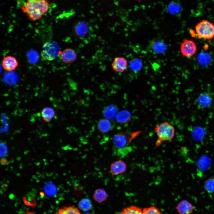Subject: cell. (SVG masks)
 Wrapping results in <instances>:
<instances>
[{"mask_svg": "<svg viewBox=\"0 0 214 214\" xmlns=\"http://www.w3.org/2000/svg\"><path fill=\"white\" fill-rule=\"evenodd\" d=\"M129 64L130 68L136 72L139 71L142 67L141 62L138 59L133 60L130 62Z\"/></svg>", "mask_w": 214, "mask_h": 214, "instance_id": "f1b7e54d", "label": "cell"}, {"mask_svg": "<svg viewBox=\"0 0 214 214\" xmlns=\"http://www.w3.org/2000/svg\"><path fill=\"white\" fill-rule=\"evenodd\" d=\"M60 48L56 42L51 41L45 43L41 51V56L43 59L51 61L56 58L60 54Z\"/></svg>", "mask_w": 214, "mask_h": 214, "instance_id": "277c9868", "label": "cell"}, {"mask_svg": "<svg viewBox=\"0 0 214 214\" xmlns=\"http://www.w3.org/2000/svg\"><path fill=\"white\" fill-rule=\"evenodd\" d=\"M130 114L126 111H122L118 113L116 117L117 121L121 124H124L129 121Z\"/></svg>", "mask_w": 214, "mask_h": 214, "instance_id": "44dd1931", "label": "cell"}, {"mask_svg": "<svg viewBox=\"0 0 214 214\" xmlns=\"http://www.w3.org/2000/svg\"><path fill=\"white\" fill-rule=\"evenodd\" d=\"M56 214H81L79 210L74 206L65 207L60 209Z\"/></svg>", "mask_w": 214, "mask_h": 214, "instance_id": "603a6c76", "label": "cell"}, {"mask_svg": "<svg viewBox=\"0 0 214 214\" xmlns=\"http://www.w3.org/2000/svg\"><path fill=\"white\" fill-rule=\"evenodd\" d=\"M49 8V4L47 0H27L21 7L23 12L32 21L40 19Z\"/></svg>", "mask_w": 214, "mask_h": 214, "instance_id": "7a4b0ae2", "label": "cell"}, {"mask_svg": "<svg viewBox=\"0 0 214 214\" xmlns=\"http://www.w3.org/2000/svg\"><path fill=\"white\" fill-rule=\"evenodd\" d=\"M55 112L54 109L50 107L43 108L41 112V115L43 120L45 122H50L54 117Z\"/></svg>", "mask_w": 214, "mask_h": 214, "instance_id": "e0dca14e", "label": "cell"}, {"mask_svg": "<svg viewBox=\"0 0 214 214\" xmlns=\"http://www.w3.org/2000/svg\"><path fill=\"white\" fill-rule=\"evenodd\" d=\"M181 8V5L180 4L175 2H172L169 5L168 10L171 13L175 14L180 12Z\"/></svg>", "mask_w": 214, "mask_h": 214, "instance_id": "d4e9b609", "label": "cell"}, {"mask_svg": "<svg viewBox=\"0 0 214 214\" xmlns=\"http://www.w3.org/2000/svg\"><path fill=\"white\" fill-rule=\"evenodd\" d=\"M142 209L135 206L131 205L124 208L119 214H142Z\"/></svg>", "mask_w": 214, "mask_h": 214, "instance_id": "7402d4cb", "label": "cell"}, {"mask_svg": "<svg viewBox=\"0 0 214 214\" xmlns=\"http://www.w3.org/2000/svg\"><path fill=\"white\" fill-rule=\"evenodd\" d=\"M211 163L210 160L208 157L206 155H203L197 161V167L200 170L205 171L209 168Z\"/></svg>", "mask_w": 214, "mask_h": 214, "instance_id": "2e32d148", "label": "cell"}, {"mask_svg": "<svg viewBox=\"0 0 214 214\" xmlns=\"http://www.w3.org/2000/svg\"><path fill=\"white\" fill-rule=\"evenodd\" d=\"M150 47L153 52L155 53H161L165 51L166 46L161 40H153L150 44Z\"/></svg>", "mask_w": 214, "mask_h": 214, "instance_id": "5bb4252c", "label": "cell"}, {"mask_svg": "<svg viewBox=\"0 0 214 214\" xmlns=\"http://www.w3.org/2000/svg\"><path fill=\"white\" fill-rule=\"evenodd\" d=\"M127 165L122 160H118L112 163L110 165V169L111 174L114 176L122 174L127 169Z\"/></svg>", "mask_w": 214, "mask_h": 214, "instance_id": "ba28073f", "label": "cell"}, {"mask_svg": "<svg viewBox=\"0 0 214 214\" xmlns=\"http://www.w3.org/2000/svg\"><path fill=\"white\" fill-rule=\"evenodd\" d=\"M7 159L5 158H3L1 159L0 160V163L1 165H5L7 164Z\"/></svg>", "mask_w": 214, "mask_h": 214, "instance_id": "f546056e", "label": "cell"}, {"mask_svg": "<svg viewBox=\"0 0 214 214\" xmlns=\"http://www.w3.org/2000/svg\"><path fill=\"white\" fill-rule=\"evenodd\" d=\"M1 186L3 189L5 190L7 188V185L6 184H3Z\"/></svg>", "mask_w": 214, "mask_h": 214, "instance_id": "4dcf8cb0", "label": "cell"}, {"mask_svg": "<svg viewBox=\"0 0 214 214\" xmlns=\"http://www.w3.org/2000/svg\"><path fill=\"white\" fill-rule=\"evenodd\" d=\"M127 65V59L122 57L115 58L111 64L113 69L115 72L119 73L123 72L126 69Z\"/></svg>", "mask_w": 214, "mask_h": 214, "instance_id": "9c48e42d", "label": "cell"}, {"mask_svg": "<svg viewBox=\"0 0 214 214\" xmlns=\"http://www.w3.org/2000/svg\"><path fill=\"white\" fill-rule=\"evenodd\" d=\"M180 50L183 56H191L193 55L196 52L197 47L193 41L186 39L181 43Z\"/></svg>", "mask_w": 214, "mask_h": 214, "instance_id": "52a82bcc", "label": "cell"}, {"mask_svg": "<svg viewBox=\"0 0 214 214\" xmlns=\"http://www.w3.org/2000/svg\"><path fill=\"white\" fill-rule=\"evenodd\" d=\"M154 131L158 138L155 145L158 147L163 142L171 140L174 136L175 130L172 125L165 122L156 126Z\"/></svg>", "mask_w": 214, "mask_h": 214, "instance_id": "3957f363", "label": "cell"}, {"mask_svg": "<svg viewBox=\"0 0 214 214\" xmlns=\"http://www.w3.org/2000/svg\"><path fill=\"white\" fill-rule=\"evenodd\" d=\"M76 53L74 50L71 48H67L64 50L61 55V58L64 63L69 64L74 62L77 58Z\"/></svg>", "mask_w": 214, "mask_h": 214, "instance_id": "8fae6325", "label": "cell"}, {"mask_svg": "<svg viewBox=\"0 0 214 214\" xmlns=\"http://www.w3.org/2000/svg\"><path fill=\"white\" fill-rule=\"evenodd\" d=\"M176 209L179 214H191L193 210L192 204L186 200H183L180 202Z\"/></svg>", "mask_w": 214, "mask_h": 214, "instance_id": "4fadbf2b", "label": "cell"}, {"mask_svg": "<svg viewBox=\"0 0 214 214\" xmlns=\"http://www.w3.org/2000/svg\"><path fill=\"white\" fill-rule=\"evenodd\" d=\"M204 130L200 127H196L193 129L192 133L193 138L195 140L200 141L202 140L205 135Z\"/></svg>", "mask_w": 214, "mask_h": 214, "instance_id": "ffe728a7", "label": "cell"}, {"mask_svg": "<svg viewBox=\"0 0 214 214\" xmlns=\"http://www.w3.org/2000/svg\"><path fill=\"white\" fill-rule=\"evenodd\" d=\"M204 188L205 190L210 193H214V177L210 178L204 182Z\"/></svg>", "mask_w": 214, "mask_h": 214, "instance_id": "cb8c5ba5", "label": "cell"}, {"mask_svg": "<svg viewBox=\"0 0 214 214\" xmlns=\"http://www.w3.org/2000/svg\"><path fill=\"white\" fill-rule=\"evenodd\" d=\"M108 194L106 191L102 189L99 188L94 192L93 197V199L98 202H103L106 200Z\"/></svg>", "mask_w": 214, "mask_h": 214, "instance_id": "d6986e66", "label": "cell"}, {"mask_svg": "<svg viewBox=\"0 0 214 214\" xmlns=\"http://www.w3.org/2000/svg\"><path fill=\"white\" fill-rule=\"evenodd\" d=\"M85 214H90V213H85Z\"/></svg>", "mask_w": 214, "mask_h": 214, "instance_id": "1f68e13d", "label": "cell"}, {"mask_svg": "<svg viewBox=\"0 0 214 214\" xmlns=\"http://www.w3.org/2000/svg\"><path fill=\"white\" fill-rule=\"evenodd\" d=\"M78 205L80 208L84 210H89L91 207L90 201L87 199H84L81 200Z\"/></svg>", "mask_w": 214, "mask_h": 214, "instance_id": "4316f807", "label": "cell"}, {"mask_svg": "<svg viewBox=\"0 0 214 214\" xmlns=\"http://www.w3.org/2000/svg\"><path fill=\"white\" fill-rule=\"evenodd\" d=\"M117 114V108L112 105L107 106L103 111V114L106 118L109 120L113 119L116 117Z\"/></svg>", "mask_w": 214, "mask_h": 214, "instance_id": "ac0fdd59", "label": "cell"}, {"mask_svg": "<svg viewBox=\"0 0 214 214\" xmlns=\"http://www.w3.org/2000/svg\"><path fill=\"white\" fill-rule=\"evenodd\" d=\"M18 65V63L16 59L11 56L4 57L2 61L3 67L7 71L15 70Z\"/></svg>", "mask_w": 214, "mask_h": 214, "instance_id": "7c38bea8", "label": "cell"}, {"mask_svg": "<svg viewBox=\"0 0 214 214\" xmlns=\"http://www.w3.org/2000/svg\"><path fill=\"white\" fill-rule=\"evenodd\" d=\"M74 34L77 37L83 38L88 35L90 31L88 24L85 21H79L76 22L73 28Z\"/></svg>", "mask_w": 214, "mask_h": 214, "instance_id": "8992f818", "label": "cell"}, {"mask_svg": "<svg viewBox=\"0 0 214 214\" xmlns=\"http://www.w3.org/2000/svg\"><path fill=\"white\" fill-rule=\"evenodd\" d=\"M213 99L211 96L208 93L204 92L201 94L197 100L198 106L200 108H204L210 106Z\"/></svg>", "mask_w": 214, "mask_h": 214, "instance_id": "30bf717a", "label": "cell"}, {"mask_svg": "<svg viewBox=\"0 0 214 214\" xmlns=\"http://www.w3.org/2000/svg\"><path fill=\"white\" fill-rule=\"evenodd\" d=\"M198 38L210 39L214 37V25L207 20H203L195 26Z\"/></svg>", "mask_w": 214, "mask_h": 214, "instance_id": "5b68a950", "label": "cell"}, {"mask_svg": "<svg viewBox=\"0 0 214 214\" xmlns=\"http://www.w3.org/2000/svg\"><path fill=\"white\" fill-rule=\"evenodd\" d=\"M97 124V129L102 133H108L112 129L111 123L109 120L106 118L100 119Z\"/></svg>", "mask_w": 214, "mask_h": 214, "instance_id": "9a60e30c", "label": "cell"}, {"mask_svg": "<svg viewBox=\"0 0 214 214\" xmlns=\"http://www.w3.org/2000/svg\"><path fill=\"white\" fill-rule=\"evenodd\" d=\"M210 59V56L206 53H202L198 57L199 62L202 65H204L209 63Z\"/></svg>", "mask_w": 214, "mask_h": 214, "instance_id": "83f0119b", "label": "cell"}, {"mask_svg": "<svg viewBox=\"0 0 214 214\" xmlns=\"http://www.w3.org/2000/svg\"><path fill=\"white\" fill-rule=\"evenodd\" d=\"M136 132L130 133H119L113 137V148L115 155L121 158H123L131 152L132 147L129 146L131 141L140 133Z\"/></svg>", "mask_w": 214, "mask_h": 214, "instance_id": "6da1fadb", "label": "cell"}, {"mask_svg": "<svg viewBox=\"0 0 214 214\" xmlns=\"http://www.w3.org/2000/svg\"><path fill=\"white\" fill-rule=\"evenodd\" d=\"M142 214H163L160 210L157 207L151 206L145 208L142 210Z\"/></svg>", "mask_w": 214, "mask_h": 214, "instance_id": "484cf974", "label": "cell"}]
</instances>
